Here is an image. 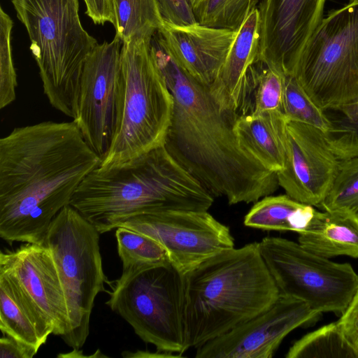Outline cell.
I'll return each mask as SVG.
<instances>
[{
    "instance_id": "cell-1",
    "label": "cell",
    "mask_w": 358,
    "mask_h": 358,
    "mask_svg": "<svg viewBox=\"0 0 358 358\" xmlns=\"http://www.w3.org/2000/svg\"><path fill=\"white\" fill-rule=\"evenodd\" d=\"M100 161L73 120L14 128L0 139V237L43 244L52 220Z\"/></svg>"
},
{
    "instance_id": "cell-2",
    "label": "cell",
    "mask_w": 358,
    "mask_h": 358,
    "mask_svg": "<svg viewBox=\"0 0 358 358\" xmlns=\"http://www.w3.org/2000/svg\"><path fill=\"white\" fill-rule=\"evenodd\" d=\"M155 62L173 95L171 123L164 146L215 196L229 205L255 203L279 187L266 169L239 144L237 117L224 110L201 84L175 61L157 33L150 42Z\"/></svg>"
},
{
    "instance_id": "cell-3",
    "label": "cell",
    "mask_w": 358,
    "mask_h": 358,
    "mask_svg": "<svg viewBox=\"0 0 358 358\" xmlns=\"http://www.w3.org/2000/svg\"><path fill=\"white\" fill-rule=\"evenodd\" d=\"M212 194L164 145L83 180L69 205L100 234L138 215L167 210L208 211Z\"/></svg>"
},
{
    "instance_id": "cell-4",
    "label": "cell",
    "mask_w": 358,
    "mask_h": 358,
    "mask_svg": "<svg viewBox=\"0 0 358 358\" xmlns=\"http://www.w3.org/2000/svg\"><path fill=\"white\" fill-rule=\"evenodd\" d=\"M184 277L189 348H197L252 318L280 296L258 242L221 252Z\"/></svg>"
},
{
    "instance_id": "cell-5",
    "label": "cell",
    "mask_w": 358,
    "mask_h": 358,
    "mask_svg": "<svg viewBox=\"0 0 358 358\" xmlns=\"http://www.w3.org/2000/svg\"><path fill=\"white\" fill-rule=\"evenodd\" d=\"M31 41L43 92L74 119L85 62L99 44L83 27L78 0H11Z\"/></svg>"
},
{
    "instance_id": "cell-6",
    "label": "cell",
    "mask_w": 358,
    "mask_h": 358,
    "mask_svg": "<svg viewBox=\"0 0 358 358\" xmlns=\"http://www.w3.org/2000/svg\"><path fill=\"white\" fill-rule=\"evenodd\" d=\"M150 42L138 39L122 43V119L109 150L100 161L101 168L120 165L165 143L174 101L153 57Z\"/></svg>"
},
{
    "instance_id": "cell-7",
    "label": "cell",
    "mask_w": 358,
    "mask_h": 358,
    "mask_svg": "<svg viewBox=\"0 0 358 358\" xmlns=\"http://www.w3.org/2000/svg\"><path fill=\"white\" fill-rule=\"evenodd\" d=\"M106 304L157 351L189 349L185 320V277L168 260L122 271Z\"/></svg>"
},
{
    "instance_id": "cell-8",
    "label": "cell",
    "mask_w": 358,
    "mask_h": 358,
    "mask_svg": "<svg viewBox=\"0 0 358 358\" xmlns=\"http://www.w3.org/2000/svg\"><path fill=\"white\" fill-rule=\"evenodd\" d=\"M100 234L71 206L64 207L52 220L44 244L50 249L63 285L69 328L62 339L80 350L90 334V322L98 294L110 283L104 274Z\"/></svg>"
},
{
    "instance_id": "cell-9",
    "label": "cell",
    "mask_w": 358,
    "mask_h": 358,
    "mask_svg": "<svg viewBox=\"0 0 358 358\" xmlns=\"http://www.w3.org/2000/svg\"><path fill=\"white\" fill-rule=\"evenodd\" d=\"M291 76L324 111L358 101V1L324 16Z\"/></svg>"
},
{
    "instance_id": "cell-10",
    "label": "cell",
    "mask_w": 358,
    "mask_h": 358,
    "mask_svg": "<svg viewBox=\"0 0 358 358\" xmlns=\"http://www.w3.org/2000/svg\"><path fill=\"white\" fill-rule=\"evenodd\" d=\"M258 247L280 294L321 313L342 315L358 288V274L350 264L332 262L281 237H265Z\"/></svg>"
},
{
    "instance_id": "cell-11",
    "label": "cell",
    "mask_w": 358,
    "mask_h": 358,
    "mask_svg": "<svg viewBox=\"0 0 358 358\" xmlns=\"http://www.w3.org/2000/svg\"><path fill=\"white\" fill-rule=\"evenodd\" d=\"M122 41L115 36L98 44L83 69L77 110L73 120L101 160L119 129L124 101L120 69Z\"/></svg>"
},
{
    "instance_id": "cell-12",
    "label": "cell",
    "mask_w": 358,
    "mask_h": 358,
    "mask_svg": "<svg viewBox=\"0 0 358 358\" xmlns=\"http://www.w3.org/2000/svg\"><path fill=\"white\" fill-rule=\"evenodd\" d=\"M120 227L137 231L160 243L169 261L184 275L208 258L234 248L229 227L208 211L141 214L122 222Z\"/></svg>"
},
{
    "instance_id": "cell-13",
    "label": "cell",
    "mask_w": 358,
    "mask_h": 358,
    "mask_svg": "<svg viewBox=\"0 0 358 358\" xmlns=\"http://www.w3.org/2000/svg\"><path fill=\"white\" fill-rule=\"evenodd\" d=\"M321 313L280 294L266 310L196 348V358H271L295 329L317 322Z\"/></svg>"
},
{
    "instance_id": "cell-14",
    "label": "cell",
    "mask_w": 358,
    "mask_h": 358,
    "mask_svg": "<svg viewBox=\"0 0 358 358\" xmlns=\"http://www.w3.org/2000/svg\"><path fill=\"white\" fill-rule=\"evenodd\" d=\"M327 0H262L259 60L292 75L324 17Z\"/></svg>"
},
{
    "instance_id": "cell-15",
    "label": "cell",
    "mask_w": 358,
    "mask_h": 358,
    "mask_svg": "<svg viewBox=\"0 0 358 358\" xmlns=\"http://www.w3.org/2000/svg\"><path fill=\"white\" fill-rule=\"evenodd\" d=\"M285 142V166L276 173L279 186L294 200L320 206L331 189L339 163L325 132L287 120Z\"/></svg>"
},
{
    "instance_id": "cell-16",
    "label": "cell",
    "mask_w": 358,
    "mask_h": 358,
    "mask_svg": "<svg viewBox=\"0 0 358 358\" xmlns=\"http://www.w3.org/2000/svg\"><path fill=\"white\" fill-rule=\"evenodd\" d=\"M0 272L18 286L52 334L66 335L69 317L65 294L52 255L44 243H25L15 250L1 251Z\"/></svg>"
},
{
    "instance_id": "cell-17",
    "label": "cell",
    "mask_w": 358,
    "mask_h": 358,
    "mask_svg": "<svg viewBox=\"0 0 358 358\" xmlns=\"http://www.w3.org/2000/svg\"><path fill=\"white\" fill-rule=\"evenodd\" d=\"M237 32L199 23L178 26L165 20L157 31L177 64L207 86L216 80Z\"/></svg>"
},
{
    "instance_id": "cell-18",
    "label": "cell",
    "mask_w": 358,
    "mask_h": 358,
    "mask_svg": "<svg viewBox=\"0 0 358 358\" xmlns=\"http://www.w3.org/2000/svg\"><path fill=\"white\" fill-rule=\"evenodd\" d=\"M259 14L254 8L238 30L236 37L214 83L211 94L226 111L238 116L245 77L259 60Z\"/></svg>"
},
{
    "instance_id": "cell-19",
    "label": "cell",
    "mask_w": 358,
    "mask_h": 358,
    "mask_svg": "<svg viewBox=\"0 0 358 358\" xmlns=\"http://www.w3.org/2000/svg\"><path fill=\"white\" fill-rule=\"evenodd\" d=\"M287 122L283 113L268 111L240 116L234 128L240 145L266 169L277 173L285 162Z\"/></svg>"
},
{
    "instance_id": "cell-20",
    "label": "cell",
    "mask_w": 358,
    "mask_h": 358,
    "mask_svg": "<svg viewBox=\"0 0 358 358\" xmlns=\"http://www.w3.org/2000/svg\"><path fill=\"white\" fill-rule=\"evenodd\" d=\"M298 243L306 250L330 259L358 258V215L349 210L317 211Z\"/></svg>"
},
{
    "instance_id": "cell-21",
    "label": "cell",
    "mask_w": 358,
    "mask_h": 358,
    "mask_svg": "<svg viewBox=\"0 0 358 358\" xmlns=\"http://www.w3.org/2000/svg\"><path fill=\"white\" fill-rule=\"evenodd\" d=\"M0 329L36 350L52 334L50 327L18 286L0 272Z\"/></svg>"
},
{
    "instance_id": "cell-22",
    "label": "cell",
    "mask_w": 358,
    "mask_h": 358,
    "mask_svg": "<svg viewBox=\"0 0 358 358\" xmlns=\"http://www.w3.org/2000/svg\"><path fill=\"white\" fill-rule=\"evenodd\" d=\"M317 210L287 194L266 196L256 201L243 220L245 226L264 231H306Z\"/></svg>"
},
{
    "instance_id": "cell-23",
    "label": "cell",
    "mask_w": 358,
    "mask_h": 358,
    "mask_svg": "<svg viewBox=\"0 0 358 358\" xmlns=\"http://www.w3.org/2000/svg\"><path fill=\"white\" fill-rule=\"evenodd\" d=\"M285 76L261 61L250 66L243 81L238 116L283 113Z\"/></svg>"
},
{
    "instance_id": "cell-24",
    "label": "cell",
    "mask_w": 358,
    "mask_h": 358,
    "mask_svg": "<svg viewBox=\"0 0 358 358\" xmlns=\"http://www.w3.org/2000/svg\"><path fill=\"white\" fill-rule=\"evenodd\" d=\"M115 36L122 43L152 39L161 28L163 18L157 0H111Z\"/></svg>"
},
{
    "instance_id": "cell-25",
    "label": "cell",
    "mask_w": 358,
    "mask_h": 358,
    "mask_svg": "<svg viewBox=\"0 0 358 358\" xmlns=\"http://www.w3.org/2000/svg\"><path fill=\"white\" fill-rule=\"evenodd\" d=\"M286 358H358L337 322L311 331L289 348Z\"/></svg>"
},
{
    "instance_id": "cell-26",
    "label": "cell",
    "mask_w": 358,
    "mask_h": 358,
    "mask_svg": "<svg viewBox=\"0 0 358 358\" xmlns=\"http://www.w3.org/2000/svg\"><path fill=\"white\" fill-rule=\"evenodd\" d=\"M115 238L122 271L169 260L166 251L160 243L137 231L120 227L116 228Z\"/></svg>"
},
{
    "instance_id": "cell-27",
    "label": "cell",
    "mask_w": 358,
    "mask_h": 358,
    "mask_svg": "<svg viewBox=\"0 0 358 358\" xmlns=\"http://www.w3.org/2000/svg\"><path fill=\"white\" fill-rule=\"evenodd\" d=\"M196 21L210 27L238 31L258 0H189Z\"/></svg>"
},
{
    "instance_id": "cell-28",
    "label": "cell",
    "mask_w": 358,
    "mask_h": 358,
    "mask_svg": "<svg viewBox=\"0 0 358 358\" xmlns=\"http://www.w3.org/2000/svg\"><path fill=\"white\" fill-rule=\"evenodd\" d=\"M327 114L331 122L326 132L329 145L339 160L358 156V101Z\"/></svg>"
},
{
    "instance_id": "cell-29",
    "label": "cell",
    "mask_w": 358,
    "mask_h": 358,
    "mask_svg": "<svg viewBox=\"0 0 358 358\" xmlns=\"http://www.w3.org/2000/svg\"><path fill=\"white\" fill-rule=\"evenodd\" d=\"M283 113L288 120L313 126L325 133L331 127L326 113L313 102L291 75L285 76Z\"/></svg>"
},
{
    "instance_id": "cell-30",
    "label": "cell",
    "mask_w": 358,
    "mask_h": 358,
    "mask_svg": "<svg viewBox=\"0 0 358 358\" xmlns=\"http://www.w3.org/2000/svg\"><path fill=\"white\" fill-rule=\"evenodd\" d=\"M324 210H349L358 215V156L339 160L328 194L320 205Z\"/></svg>"
},
{
    "instance_id": "cell-31",
    "label": "cell",
    "mask_w": 358,
    "mask_h": 358,
    "mask_svg": "<svg viewBox=\"0 0 358 358\" xmlns=\"http://www.w3.org/2000/svg\"><path fill=\"white\" fill-rule=\"evenodd\" d=\"M13 21L0 7V108L8 106L16 98L17 74L11 48Z\"/></svg>"
},
{
    "instance_id": "cell-32",
    "label": "cell",
    "mask_w": 358,
    "mask_h": 358,
    "mask_svg": "<svg viewBox=\"0 0 358 358\" xmlns=\"http://www.w3.org/2000/svg\"><path fill=\"white\" fill-rule=\"evenodd\" d=\"M164 20L178 26L198 23L189 0H157Z\"/></svg>"
},
{
    "instance_id": "cell-33",
    "label": "cell",
    "mask_w": 358,
    "mask_h": 358,
    "mask_svg": "<svg viewBox=\"0 0 358 358\" xmlns=\"http://www.w3.org/2000/svg\"><path fill=\"white\" fill-rule=\"evenodd\" d=\"M337 323L345 339L358 353V288Z\"/></svg>"
},
{
    "instance_id": "cell-34",
    "label": "cell",
    "mask_w": 358,
    "mask_h": 358,
    "mask_svg": "<svg viewBox=\"0 0 358 358\" xmlns=\"http://www.w3.org/2000/svg\"><path fill=\"white\" fill-rule=\"evenodd\" d=\"M38 351L8 335L3 334L0 339V358H32Z\"/></svg>"
},
{
    "instance_id": "cell-35",
    "label": "cell",
    "mask_w": 358,
    "mask_h": 358,
    "mask_svg": "<svg viewBox=\"0 0 358 358\" xmlns=\"http://www.w3.org/2000/svg\"><path fill=\"white\" fill-rule=\"evenodd\" d=\"M94 14L92 19L94 24L115 23L111 0H94Z\"/></svg>"
},
{
    "instance_id": "cell-36",
    "label": "cell",
    "mask_w": 358,
    "mask_h": 358,
    "mask_svg": "<svg viewBox=\"0 0 358 358\" xmlns=\"http://www.w3.org/2000/svg\"><path fill=\"white\" fill-rule=\"evenodd\" d=\"M122 355L125 357H181L182 355H173V353L163 352L157 351V352H150L145 351H137L136 352H124Z\"/></svg>"
},
{
    "instance_id": "cell-37",
    "label": "cell",
    "mask_w": 358,
    "mask_h": 358,
    "mask_svg": "<svg viewBox=\"0 0 358 358\" xmlns=\"http://www.w3.org/2000/svg\"><path fill=\"white\" fill-rule=\"evenodd\" d=\"M86 5V14L92 19L94 14V0H84Z\"/></svg>"
},
{
    "instance_id": "cell-38",
    "label": "cell",
    "mask_w": 358,
    "mask_h": 358,
    "mask_svg": "<svg viewBox=\"0 0 358 358\" xmlns=\"http://www.w3.org/2000/svg\"><path fill=\"white\" fill-rule=\"evenodd\" d=\"M358 0H349V3L357 2Z\"/></svg>"
}]
</instances>
